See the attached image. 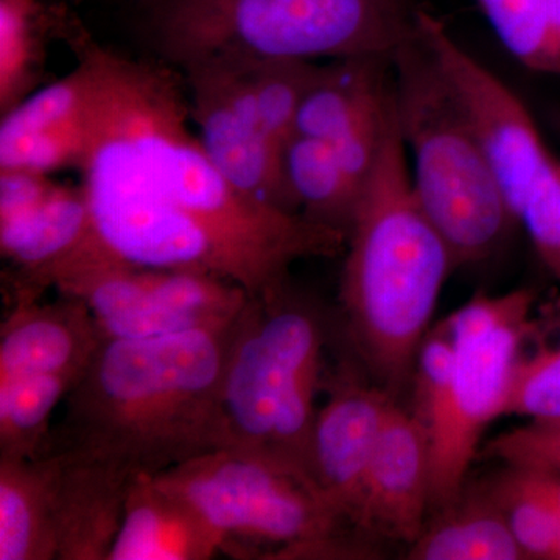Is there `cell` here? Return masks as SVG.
Listing matches in <instances>:
<instances>
[{"mask_svg": "<svg viewBox=\"0 0 560 560\" xmlns=\"http://www.w3.org/2000/svg\"><path fill=\"white\" fill-rule=\"evenodd\" d=\"M65 43L94 73L81 189L103 245L138 267L209 272L250 296L296 261L335 257L348 235L249 200L190 130L189 92L165 62L101 46L79 18Z\"/></svg>", "mask_w": 560, "mask_h": 560, "instance_id": "1", "label": "cell"}, {"mask_svg": "<svg viewBox=\"0 0 560 560\" xmlns=\"http://www.w3.org/2000/svg\"><path fill=\"white\" fill-rule=\"evenodd\" d=\"M234 320L103 341L66 397L47 452L70 448L138 477L224 448L221 382Z\"/></svg>", "mask_w": 560, "mask_h": 560, "instance_id": "2", "label": "cell"}, {"mask_svg": "<svg viewBox=\"0 0 560 560\" xmlns=\"http://www.w3.org/2000/svg\"><path fill=\"white\" fill-rule=\"evenodd\" d=\"M345 253L340 300L350 340L375 383L396 397L412 377L441 291L456 267L412 189L394 103Z\"/></svg>", "mask_w": 560, "mask_h": 560, "instance_id": "3", "label": "cell"}, {"mask_svg": "<svg viewBox=\"0 0 560 560\" xmlns=\"http://www.w3.org/2000/svg\"><path fill=\"white\" fill-rule=\"evenodd\" d=\"M151 39L180 69L209 58L390 60L418 33L410 0H153Z\"/></svg>", "mask_w": 560, "mask_h": 560, "instance_id": "4", "label": "cell"}, {"mask_svg": "<svg viewBox=\"0 0 560 560\" xmlns=\"http://www.w3.org/2000/svg\"><path fill=\"white\" fill-rule=\"evenodd\" d=\"M416 197L455 267L492 257L517 226L499 179L419 32L390 58Z\"/></svg>", "mask_w": 560, "mask_h": 560, "instance_id": "5", "label": "cell"}, {"mask_svg": "<svg viewBox=\"0 0 560 560\" xmlns=\"http://www.w3.org/2000/svg\"><path fill=\"white\" fill-rule=\"evenodd\" d=\"M153 477L215 530L223 552L282 560L371 552L311 482L270 459L219 448Z\"/></svg>", "mask_w": 560, "mask_h": 560, "instance_id": "6", "label": "cell"}, {"mask_svg": "<svg viewBox=\"0 0 560 560\" xmlns=\"http://www.w3.org/2000/svg\"><path fill=\"white\" fill-rule=\"evenodd\" d=\"M529 289L480 293L444 319L453 340L451 381L440 407L423 427L430 444L431 504L459 499L482 433L501 418L512 375L534 324Z\"/></svg>", "mask_w": 560, "mask_h": 560, "instance_id": "7", "label": "cell"}, {"mask_svg": "<svg viewBox=\"0 0 560 560\" xmlns=\"http://www.w3.org/2000/svg\"><path fill=\"white\" fill-rule=\"evenodd\" d=\"M326 320L290 278L249 296L232 324L221 382L224 448L268 459L280 405L323 371Z\"/></svg>", "mask_w": 560, "mask_h": 560, "instance_id": "8", "label": "cell"}, {"mask_svg": "<svg viewBox=\"0 0 560 560\" xmlns=\"http://www.w3.org/2000/svg\"><path fill=\"white\" fill-rule=\"evenodd\" d=\"M418 32L485 151L517 221L523 201L550 171L556 158L545 145L525 103L464 47L444 22L419 9Z\"/></svg>", "mask_w": 560, "mask_h": 560, "instance_id": "9", "label": "cell"}, {"mask_svg": "<svg viewBox=\"0 0 560 560\" xmlns=\"http://www.w3.org/2000/svg\"><path fill=\"white\" fill-rule=\"evenodd\" d=\"M179 70L191 124L221 175L249 200L300 213L283 173V149L261 127L241 62L209 58Z\"/></svg>", "mask_w": 560, "mask_h": 560, "instance_id": "10", "label": "cell"}, {"mask_svg": "<svg viewBox=\"0 0 560 560\" xmlns=\"http://www.w3.org/2000/svg\"><path fill=\"white\" fill-rule=\"evenodd\" d=\"M73 54L77 66L68 75L33 91L2 114L0 172L50 176L80 168L90 145L94 73L83 54Z\"/></svg>", "mask_w": 560, "mask_h": 560, "instance_id": "11", "label": "cell"}, {"mask_svg": "<svg viewBox=\"0 0 560 560\" xmlns=\"http://www.w3.org/2000/svg\"><path fill=\"white\" fill-rule=\"evenodd\" d=\"M394 401L396 397L377 383L345 381L316 416L308 477L320 499L349 526Z\"/></svg>", "mask_w": 560, "mask_h": 560, "instance_id": "12", "label": "cell"}, {"mask_svg": "<svg viewBox=\"0 0 560 560\" xmlns=\"http://www.w3.org/2000/svg\"><path fill=\"white\" fill-rule=\"evenodd\" d=\"M431 506V459L425 427L397 401L364 477L353 529L411 545Z\"/></svg>", "mask_w": 560, "mask_h": 560, "instance_id": "13", "label": "cell"}, {"mask_svg": "<svg viewBox=\"0 0 560 560\" xmlns=\"http://www.w3.org/2000/svg\"><path fill=\"white\" fill-rule=\"evenodd\" d=\"M103 341L94 315L75 298H9L0 326V382L43 374L80 378Z\"/></svg>", "mask_w": 560, "mask_h": 560, "instance_id": "14", "label": "cell"}, {"mask_svg": "<svg viewBox=\"0 0 560 560\" xmlns=\"http://www.w3.org/2000/svg\"><path fill=\"white\" fill-rule=\"evenodd\" d=\"M97 238L81 186L58 184L38 208L0 220V253L9 261V298H43L51 276Z\"/></svg>", "mask_w": 560, "mask_h": 560, "instance_id": "15", "label": "cell"}, {"mask_svg": "<svg viewBox=\"0 0 560 560\" xmlns=\"http://www.w3.org/2000/svg\"><path fill=\"white\" fill-rule=\"evenodd\" d=\"M54 464L58 560H108L136 475L70 448L44 453Z\"/></svg>", "mask_w": 560, "mask_h": 560, "instance_id": "16", "label": "cell"}, {"mask_svg": "<svg viewBox=\"0 0 560 560\" xmlns=\"http://www.w3.org/2000/svg\"><path fill=\"white\" fill-rule=\"evenodd\" d=\"M223 552L215 530L153 475L132 481L108 560H209Z\"/></svg>", "mask_w": 560, "mask_h": 560, "instance_id": "17", "label": "cell"}, {"mask_svg": "<svg viewBox=\"0 0 560 560\" xmlns=\"http://www.w3.org/2000/svg\"><path fill=\"white\" fill-rule=\"evenodd\" d=\"M54 464L0 456V560H58Z\"/></svg>", "mask_w": 560, "mask_h": 560, "instance_id": "18", "label": "cell"}, {"mask_svg": "<svg viewBox=\"0 0 560 560\" xmlns=\"http://www.w3.org/2000/svg\"><path fill=\"white\" fill-rule=\"evenodd\" d=\"M390 60L345 58L318 65L302 98L293 135L334 143L361 117L389 98Z\"/></svg>", "mask_w": 560, "mask_h": 560, "instance_id": "19", "label": "cell"}, {"mask_svg": "<svg viewBox=\"0 0 560 560\" xmlns=\"http://www.w3.org/2000/svg\"><path fill=\"white\" fill-rule=\"evenodd\" d=\"M444 515L423 528L410 545V560H522L497 501L488 490L445 508Z\"/></svg>", "mask_w": 560, "mask_h": 560, "instance_id": "20", "label": "cell"}, {"mask_svg": "<svg viewBox=\"0 0 560 560\" xmlns=\"http://www.w3.org/2000/svg\"><path fill=\"white\" fill-rule=\"evenodd\" d=\"M282 164L301 215L348 235L363 187L346 173L329 143L293 135L283 145Z\"/></svg>", "mask_w": 560, "mask_h": 560, "instance_id": "21", "label": "cell"}, {"mask_svg": "<svg viewBox=\"0 0 560 560\" xmlns=\"http://www.w3.org/2000/svg\"><path fill=\"white\" fill-rule=\"evenodd\" d=\"M65 7L44 0H0V113L38 86L47 46L61 39Z\"/></svg>", "mask_w": 560, "mask_h": 560, "instance_id": "22", "label": "cell"}, {"mask_svg": "<svg viewBox=\"0 0 560 560\" xmlns=\"http://www.w3.org/2000/svg\"><path fill=\"white\" fill-rule=\"evenodd\" d=\"M79 378L25 375L0 382V456L38 459L49 448L51 418Z\"/></svg>", "mask_w": 560, "mask_h": 560, "instance_id": "23", "label": "cell"}, {"mask_svg": "<svg viewBox=\"0 0 560 560\" xmlns=\"http://www.w3.org/2000/svg\"><path fill=\"white\" fill-rule=\"evenodd\" d=\"M261 127L283 149L293 136L294 120L318 65L298 60H241Z\"/></svg>", "mask_w": 560, "mask_h": 560, "instance_id": "24", "label": "cell"}, {"mask_svg": "<svg viewBox=\"0 0 560 560\" xmlns=\"http://www.w3.org/2000/svg\"><path fill=\"white\" fill-rule=\"evenodd\" d=\"M501 44L536 72L560 77V47L550 0H475Z\"/></svg>", "mask_w": 560, "mask_h": 560, "instance_id": "25", "label": "cell"}, {"mask_svg": "<svg viewBox=\"0 0 560 560\" xmlns=\"http://www.w3.org/2000/svg\"><path fill=\"white\" fill-rule=\"evenodd\" d=\"M486 490L499 504L525 558L556 560L560 517L521 471L510 467Z\"/></svg>", "mask_w": 560, "mask_h": 560, "instance_id": "26", "label": "cell"}, {"mask_svg": "<svg viewBox=\"0 0 560 560\" xmlns=\"http://www.w3.org/2000/svg\"><path fill=\"white\" fill-rule=\"evenodd\" d=\"M503 416L560 419V342L521 355L512 375Z\"/></svg>", "mask_w": 560, "mask_h": 560, "instance_id": "27", "label": "cell"}, {"mask_svg": "<svg viewBox=\"0 0 560 560\" xmlns=\"http://www.w3.org/2000/svg\"><path fill=\"white\" fill-rule=\"evenodd\" d=\"M534 249L560 282V161L529 191L517 212Z\"/></svg>", "mask_w": 560, "mask_h": 560, "instance_id": "28", "label": "cell"}, {"mask_svg": "<svg viewBox=\"0 0 560 560\" xmlns=\"http://www.w3.org/2000/svg\"><path fill=\"white\" fill-rule=\"evenodd\" d=\"M486 456L514 469L560 475V419L530 420L499 434L486 445Z\"/></svg>", "mask_w": 560, "mask_h": 560, "instance_id": "29", "label": "cell"}, {"mask_svg": "<svg viewBox=\"0 0 560 560\" xmlns=\"http://www.w3.org/2000/svg\"><path fill=\"white\" fill-rule=\"evenodd\" d=\"M50 176L24 171L0 172V220L38 208L57 189Z\"/></svg>", "mask_w": 560, "mask_h": 560, "instance_id": "30", "label": "cell"}, {"mask_svg": "<svg viewBox=\"0 0 560 560\" xmlns=\"http://www.w3.org/2000/svg\"><path fill=\"white\" fill-rule=\"evenodd\" d=\"M517 470L521 471L530 488L536 489L551 504L552 510L558 512L560 517V475L547 474V471Z\"/></svg>", "mask_w": 560, "mask_h": 560, "instance_id": "31", "label": "cell"}, {"mask_svg": "<svg viewBox=\"0 0 560 560\" xmlns=\"http://www.w3.org/2000/svg\"><path fill=\"white\" fill-rule=\"evenodd\" d=\"M70 3H81L84 2V0H69Z\"/></svg>", "mask_w": 560, "mask_h": 560, "instance_id": "32", "label": "cell"}, {"mask_svg": "<svg viewBox=\"0 0 560 560\" xmlns=\"http://www.w3.org/2000/svg\"><path fill=\"white\" fill-rule=\"evenodd\" d=\"M150 2H153V0H143V3H145V5H149Z\"/></svg>", "mask_w": 560, "mask_h": 560, "instance_id": "33", "label": "cell"}]
</instances>
